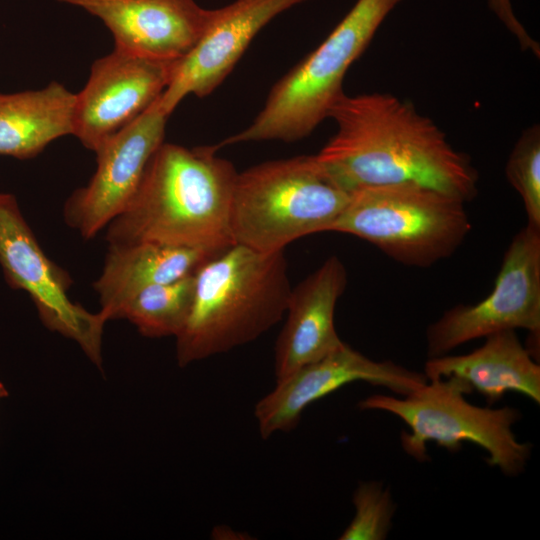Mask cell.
Wrapping results in <instances>:
<instances>
[{"label": "cell", "instance_id": "4fadbf2b", "mask_svg": "<svg viewBox=\"0 0 540 540\" xmlns=\"http://www.w3.org/2000/svg\"><path fill=\"white\" fill-rule=\"evenodd\" d=\"M309 0H235L213 14L190 53L174 68L158 99L167 114L188 95L205 97L232 71L255 36L276 16Z\"/></svg>", "mask_w": 540, "mask_h": 540}, {"label": "cell", "instance_id": "7c38bea8", "mask_svg": "<svg viewBox=\"0 0 540 540\" xmlns=\"http://www.w3.org/2000/svg\"><path fill=\"white\" fill-rule=\"evenodd\" d=\"M357 381L405 396L424 386L427 378L391 361H374L344 343L278 379L276 387L258 401L254 415L261 437L267 439L278 431L294 429L308 405Z\"/></svg>", "mask_w": 540, "mask_h": 540}, {"label": "cell", "instance_id": "9c48e42d", "mask_svg": "<svg viewBox=\"0 0 540 540\" xmlns=\"http://www.w3.org/2000/svg\"><path fill=\"white\" fill-rule=\"evenodd\" d=\"M0 266L10 287L28 293L48 329L75 341L101 367L106 320L69 298L68 273L46 256L9 193H0Z\"/></svg>", "mask_w": 540, "mask_h": 540}, {"label": "cell", "instance_id": "8fae6325", "mask_svg": "<svg viewBox=\"0 0 540 540\" xmlns=\"http://www.w3.org/2000/svg\"><path fill=\"white\" fill-rule=\"evenodd\" d=\"M178 62L114 47L92 64L85 87L75 94L72 135L95 152L104 140L138 118L161 96Z\"/></svg>", "mask_w": 540, "mask_h": 540}, {"label": "cell", "instance_id": "3957f363", "mask_svg": "<svg viewBox=\"0 0 540 540\" xmlns=\"http://www.w3.org/2000/svg\"><path fill=\"white\" fill-rule=\"evenodd\" d=\"M194 295L176 338L179 366L228 352L286 315L291 286L284 251L234 244L194 272Z\"/></svg>", "mask_w": 540, "mask_h": 540}, {"label": "cell", "instance_id": "30bf717a", "mask_svg": "<svg viewBox=\"0 0 540 540\" xmlns=\"http://www.w3.org/2000/svg\"><path fill=\"white\" fill-rule=\"evenodd\" d=\"M158 99L102 142L95 151L97 167L91 180L65 202L66 224L84 239L94 238L126 208L151 156L164 142L169 115L161 109Z\"/></svg>", "mask_w": 540, "mask_h": 540}, {"label": "cell", "instance_id": "d6986e66", "mask_svg": "<svg viewBox=\"0 0 540 540\" xmlns=\"http://www.w3.org/2000/svg\"><path fill=\"white\" fill-rule=\"evenodd\" d=\"M194 273L150 286L133 297L118 319H127L146 337H176L188 317L194 295Z\"/></svg>", "mask_w": 540, "mask_h": 540}, {"label": "cell", "instance_id": "277c9868", "mask_svg": "<svg viewBox=\"0 0 540 540\" xmlns=\"http://www.w3.org/2000/svg\"><path fill=\"white\" fill-rule=\"evenodd\" d=\"M315 155L254 165L237 174L230 229L235 244L261 253L329 231L350 199Z\"/></svg>", "mask_w": 540, "mask_h": 540}, {"label": "cell", "instance_id": "7a4b0ae2", "mask_svg": "<svg viewBox=\"0 0 540 540\" xmlns=\"http://www.w3.org/2000/svg\"><path fill=\"white\" fill-rule=\"evenodd\" d=\"M218 150L163 142L126 208L106 226L108 245L157 243L213 255L234 245L230 211L238 172Z\"/></svg>", "mask_w": 540, "mask_h": 540}, {"label": "cell", "instance_id": "ffe728a7", "mask_svg": "<svg viewBox=\"0 0 540 540\" xmlns=\"http://www.w3.org/2000/svg\"><path fill=\"white\" fill-rule=\"evenodd\" d=\"M507 180L521 196L527 224L540 228V127L533 124L516 141L505 167Z\"/></svg>", "mask_w": 540, "mask_h": 540}, {"label": "cell", "instance_id": "7402d4cb", "mask_svg": "<svg viewBox=\"0 0 540 540\" xmlns=\"http://www.w3.org/2000/svg\"><path fill=\"white\" fill-rule=\"evenodd\" d=\"M487 4L498 20L516 38L521 50L531 52L539 58L540 45L515 15L511 0H487Z\"/></svg>", "mask_w": 540, "mask_h": 540}, {"label": "cell", "instance_id": "2e32d148", "mask_svg": "<svg viewBox=\"0 0 540 540\" xmlns=\"http://www.w3.org/2000/svg\"><path fill=\"white\" fill-rule=\"evenodd\" d=\"M482 346L463 355L430 357L424 375L429 380L456 377L493 404L505 393H521L540 402V366L517 337L505 330L485 337Z\"/></svg>", "mask_w": 540, "mask_h": 540}, {"label": "cell", "instance_id": "52a82bcc", "mask_svg": "<svg viewBox=\"0 0 540 540\" xmlns=\"http://www.w3.org/2000/svg\"><path fill=\"white\" fill-rule=\"evenodd\" d=\"M471 391L462 380L448 377L430 380L404 398L369 396L359 402V408L385 411L400 418L409 428L401 434V445L416 460L427 458L429 442L449 451L470 442L487 453L490 466L510 476L519 474L531 451L530 445L519 442L512 430L520 412L509 406L494 409L473 405L464 397Z\"/></svg>", "mask_w": 540, "mask_h": 540}, {"label": "cell", "instance_id": "6da1fadb", "mask_svg": "<svg viewBox=\"0 0 540 540\" xmlns=\"http://www.w3.org/2000/svg\"><path fill=\"white\" fill-rule=\"evenodd\" d=\"M328 118L336 132L315 156L350 193L417 183L464 202L476 196L479 175L470 157L410 102L390 93H343Z\"/></svg>", "mask_w": 540, "mask_h": 540}, {"label": "cell", "instance_id": "9a60e30c", "mask_svg": "<svg viewBox=\"0 0 540 540\" xmlns=\"http://www.w3.org/2000/svg\"><path fill=\"white\" fill-rule=\"evenodd\" d=\"M346 285V268L332 255L291 289L287 319L275 345L277 380L344 344L336 332L334 314Z\"/></svg>", "mask_w": 540, "mask_h": 540}, {"label": "cell", "instance_id": "603a6c76", "mask_svg": "<svg viewBox=\"0 0 540 540\" xmlns=\"http://www.w3.org/2000/svg\"><path fill=\"white\" fill-rule=\"evenodd\" d=\"M8 396V390L5 385L0 381V400Z\"/></svg>", "mask_w": 540, "mask_h": 540}, {"label": "cell", "instance_id": "5bb4252c", "mask_svg": "<svg viewBox=\"0 0 540 540\" xmlns=\"http://www.w3.org/2000/svg\"><path fill=\"white\" fill-rule=\"evenodd\" d=\"M98 17L115 47L164 61H180L204 33L213 9L195 0H58Z\"/></svg>", "mask_w": 540, "mask_h": 540}, {"label": "cell", "instance_id": "5b68a950", "mask_svg": "<svg viewBox=\"0 0 540 540\" xmlns=\"http://www.w3.org/2000/svg\"><path fill=\"white\" fill-rule=\"evenodd\" d=\"M402 0H357L325 40L271 89L253 122L219 142H293L309 136L344 93L350 66Z\"/></svg>", "mask_w": 540, "mask_h": 540}, {"label": "cell", "instance_id": "e0dca14e", "mask_svg": "<svg viewBox=\"0 0 540 540\" xmlns=\"http://www.w3.org/2000/svg\"><path fill=\"white\" fill-rule=\"evenodd\" d=\"M209 252L157 243L108 245L102 272L94 282L99 313L118 319L124 306L142 290L193 274Z\"/></svg>", "mask_w": 540, "mask_h": 540}, {"label": "cell", "instance_id": "44dd1931", "mask_svg": "<svg viewBox=\"0 0 540 540\" xmlns=\"http://www.w3.org/2000/svg\"><path fill=\"white\" fill-rule=\"evenodd\" d=\"M353 504L355 515L339 539H385L394 514V504L388 490L376 482L361 483L353 495Z\"/></svg>", "mask_w": 540, "mask_h": 540}, {"label": "cell", "instance_id": "8992f818", "mask_svg": "<svg viewBox=\"0 0 540 540\" xmlns=\"http://www.w3.org/2000/svg\"><path fill=\"white\" fill-rule=\"evenodd\" d=\"M466 202L399 183L357 189L329 231L361 238L398 263L428 267L451 256L471 230Z\"/></svg>", "mask_w": 540, "mask_h": 540}, {"label": "cell", "instance_id": "ac0fdd59", "mask_svg": "<svg viewBox=\"0 0 540 540\" xmlns=\"http://www.w3.org/2000/svg\"><path fill=\"white\" fill-rule=\"evenodd\" d=\"M75 94L58 82L45 88L0 93V155L30 159L72 134Z\"/></svg>", "mask_w": 540, "mask_h": 540}, {"label": "cell", "instance_id": "ba28073f", "mask_svg": "<svg viewBox=\"0 0 540 540\" xmlns=\"http://www.w3.org/2000/svg\"><path fill=\"white\" fill-rule=\"evenodd\" d=\"M525 329L532 348L540 333V228L526 224L513 237L487 297L447 310L426 332L430 357L448 354L478 338Z\"/></svg>", "mask_w": 540, "mask_h": 540}]
</instances>
